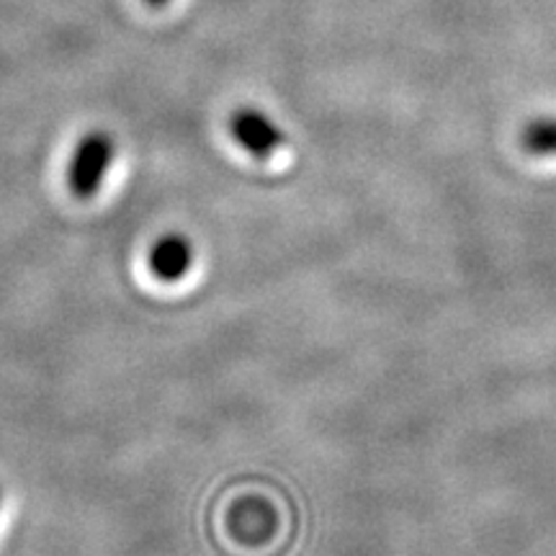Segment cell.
<instances>
[{
	"instance_id": "obj_1",
	"label": "cell",
	"mask_w": 556,
	"mask_h": 556,
	"mask_svg": "<svg viewBox=\"0 0 556 556\" xmlns=\"http://www.w3.org/2000/svg\"><path fill=\"white\" fill-rule=\"evenodd\" d=\"M116 157V142L109 131H88L75 144L67 184L78 199H93L101 191Z\"/></svg>"
},
{
	"instance_id": "obj_2",
	"label": "cell",
	"mask_w": 556,
	"mask_h": 556,
	"mask_svg": "<svg viewBox=\"0 0 556 556\" xmlns=\"http://www.w3.org/2000/svg\"><path fill=\"white\" fill-rule=\"evenodd\" d=\"M229 131H232L235 142L240 144L248 155L255 160L274 157L283 148V135L276 127L270 116L258 109H238L229 119Z\"/></svg>"
},
{
	"instance_id": "obj_3",
	"label": "cell",
	"mask_w": 556,
	"mask_h": 556,
	"mask_svg": "<svg viewBox=\"0 0 556 556\" xmlns=\"http://www.w3.org/2000/svg\"><path fill=\"white\" fill-rule=\"evenodd\" d=\"M193 266V245L186 235H163L150 250L152 276L165 283H176L189 274Z\"/></svg>"
},
{
	"instance_id": "obj_4",
	"label": "cell",
	"mask_w": 556,
	"mask_h": 556,
	"mask_svg": "<svg viewBox=\"0 0 556 556\" xmlns=\"http://www.w3.org/2000/svg\"><path fill=\"white\" fill-rule=\"evenodd\" d=\"M520 148L533 157L556 155V119L544 116V119L528 122L520 131Z\"/></svg>"
},
{
	"instance_id": "obj_5",
	"label": "cell",
	"mask_w": 556,
	"mask_h": 556,
	"mask_svg": "<svg viewBox=\"0 0 556 556\" xmlns=\"http://www.w3.org/2000/svg\"><path fill=\"white\" fill-rule=\"evenodd\" d=\"M148 3L155 5V9H160V5H165V3H168V0H148Z\"/></svg>"
},
{
	"instance_id": "obj_6",
	"label": "cell",
	"mask_w": 556,
	"mask_h": 556,
	"mask_svg": "<svg viewBox=\"0 0 556 556\" xmlns=\"http://www.w3.org/2000/svg\"><path fill=\"white\" fill-rule=\"evenodd\" d=\"M0 497H3V495H0Z\"/></svg>"
}]
</instances>
